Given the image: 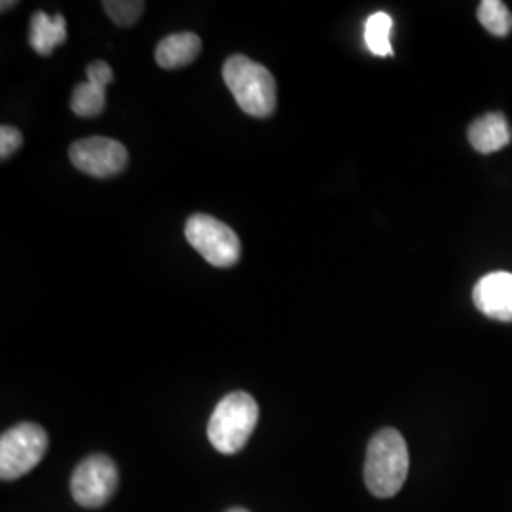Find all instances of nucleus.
Wrapping results in <instances>:
<instances>
[{"label": "nucleus", "instance_id": "14", "mask_svg": "<svg viewBox=\"0 0 512 512\" xmlns=\"http://www.w3.org/2000/svg\"><path fill=\"white\" fill-rule=\"evenodd\" d=\"M476 16L484 29L495 37H507L512 31L511 10L501 0H482Z\"/></svg>", "mask_w": 512, "mask_h": 512}, {"label": "nucleus", "instance_id": "9", "mask_svg": "<svg viewBox=\"0 0 512 512\" xmlns=\"http://www.w3.org/2000/svg\"><path fill=\"white\" fill-rule=\"evenodd\" d=\"M88 82H82L74 88L71 97V109L80 118H93L105 110V90L114 80L109 63L93 61L88 65Z\"/></svg>", "mask_w": 512, "mask_h": 512}, {"label": "nucleus", "instance_id": "3", "mask_svg": "<svg viewBox=\"0 0 512 512\" xmlns=\"http://www.w3.org/2000/svg\"><path fill=\"white\" fill-rule=\"evenodd\" d=\"M258 421V404L245 391L228 393L215 408L207 437L220 454H238L251 439Z\"/></svg>", "mask_w": 512, "mask_h": 512}, {"label": "nucleus", "instance_id": "2", "mask_svg": "<svg viewBox=\"0 0 512 512\" xmlns=\"http://www.w3.org/2000/svg\"><path fill=\"white\" fill-rule=\"evenodd\" d=\"M222 76L243 112L255 118H268L274 112L277 105L275 78L264 65L245 55H232L224 63Z\"/></svg>", "mask_w": 512, "mask_h": 512}, {"label": "nucleus", "instance_id": "16", "mask_svg": "<svg viewBox=\"0 0 512 512\" xmlns=\"http://www.w3.org/2000/svg\"><path fill=\"white\" fill-rule=\"evenodd\" d=\"M21 145H23V135L19 133V129L12 128V126L0 128V158L2 160L10 158Z\"/></svg>", "mask_w": 512, "mask_h": 512}, {"label": "nucleus", "instance_id": "15", "mask_svg": "<svg viewBox=\"0 0 512 512\" xmlns=\"http://www.w3.org/2000/svg\"><path fill=\"white\" fill-rule=\"evenodd\" d=\"M103 8L116 25L131 27L143 16L145 2H141V0H105Z\"/></svg>", "mask_w": 512, "mask_h": 512}, {"label": "nucleus", "instance_id": "4", "mask_svg": "<svg viewBox=\"0 0 512 512\" xmlns=\"http://www.w3.org/2000/svg\"><path fill=\"white\" fill-rule=\"evenodd\" d=\"M48 450V433L31 421H23L0 437V478L18 480L33 471Z\"/></svg>", "mask_w": 512, "mask_h": 512}, {"label": "nucleus", "instance_id": "18", "mask_svg": "<svg viewBox=\"0 0 512 512\" xmlns=\"http://www.w3.org/2000/svg\"><path fill=\"white\" fill-rule=\"evenodd\" d=\"M226 512H249L247 509H241V507H236V509H230V511Z\"/></svg>", "mask_w": 512, "mask_h": 512}, {"label": "nucleus", "instance_id": "7", "mask_svg": "<svg viewBox=\"0 0 512 512\" xmlns=\"http://www.w3.org/2000/svg\"><path fill=\"white\" fill-rule=\"evenodd\" d=\"M69 160L82 173L97 179H107L126 169L129 156L120 141L109 137H88L74 141L69 148Z\"/></svg>", "mask_w": 512, "mask_h": 512}, {"label": "nucleus", "instance_id": "8", "mask_svg": "<svg viewBox=\"0 0 512 512\" xmlns=\"http://www.w3.org/2000/svg\"><path fill=\"white\" fill-rule=\"evenodd\" d=\"M473 300L478 311L486 317L511 323L512 321V274L494 272L484 275L475 285Z\"/></svg>", "mask_w": 512, "mask_h": 512}, {"label": "nucleus", "instance_id": "12", "mask_svg": "<svg viewBox=\"0 0 512 512\" xmlns=\"http://www.w3.org/2000/svg\"><path fill=\"white\" fill-rule=\"evenodd\" d=\"M67 40V23L61 14L48 16L46 12L38 10L31 18V31H29V44L40 55H50L55 46Z\"/></svg>", "mask_w": 512, "mask_h": 512}, {"label": "nucleus", "instance_id": "1", "mask_svg": "<svg viewBox=\"0 0 512 512\" xmlns=\"http://www.w3.org/2000/svg\"><path fill=\"white\" fill-rule=\"evenodd\" d=\"M410 467L408 446L397 429L378 431L366 450L365 482L368 492L380 499L399 494Z\"/></svg>", "mask_w": 512, "mask_h": 512}, {"label": "nucleus", "instance_id": "11", "mask_svg": "<svg viewBox=\"0 0 512 512\" xmlns=\"http://www.w3.org/2000/svg\"><path fill=\"white\" fill-rule=\"evenodd\" d=\"M202 52V40L196 33H177L162 38L156 46V63L167 69H181L196 61V57Z\"/></svg>", "mask_w": 512, "mask_h": 512}, {"label": "nucleus", "instance_id": "10", "mask_svg": "<svg viewBox=\"0 0 512 512\" xmlns=\"http://www.w3.org/2000/svg\"><path fill=\"white\" fill-rule=\"evenodd\" d=\"M512 131L509 120L501 112H490L480 118L469 128V141L480 154H492L511 143Z\"/></svg>", "mask_w": 512, "mask_h": 512}, {"label": "nucleus", "instance_id": "6", "mask_svg": "<svg viewBox=\"0 0 512 512\" xmlns=\"http://www.w3.org/2000/svg\"><path fill=\"white\" fill-rule=\"evenodd\" d=\"M118 469L105 454H93L78 463L71 478L74 501L86 509L103 507L116 492Z\"/></svg>", "mask_w": 512, "mask_h": 512}, {"label": "nucleus", "instance_id": "17", "mask_svg": "<svg viewBox=\"0 0 512 512\" xmlns=\"http://www.w3.org/2000/svg\"><path fill=\"white\" fill-rule=\"evenodd\" d=\"M18 2H2V12H6V10H10L12 6H16Z\"/></svg>", "mask_w": 512, "mask_h": 512}, {"label": "nucleus", "instance_id": "5", "mask_svg": "<svg viewBox=\"0 0 512 512\" xmlns=\"http://www.w3.org/2000/svg\"><path fill=\"white\" fill-rule=\"evenodd\" d=\"M186 241L215 268H230L238 264L241 243L238 234L209 215H192L184 228Z\"/></svg>", "mask_w": 512, "mask_h": 512}, {"label": "nucleus", "instance_id": "13", "mask_svg": "<svg viewBox=\"0 0 512 512\" xmlns=\"http://www.w3.org/2000/svg\"><path fill=\"white\" fill-rule=\"evenodd\" d=\"M391 29H393V19L385 12H376L368 18L365 25V42L372 54L380 57L393 55L391 40H389Z\"/></svg>", "mask_w": 512, "mask_h": 512}]
</instances>
